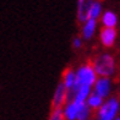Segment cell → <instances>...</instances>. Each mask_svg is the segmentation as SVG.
I'll list each match as a JSON object with an SVG mask.
<instances>
[{
    "label": "cell",
    "instance_id": "8fae6325",
    "mask_svg": "<svg viewBox=\"0 0 120 120\" xmlns=\"http://www.w3.org/2000/svg\"><path fill=\"white\" fill-rule=\"evenodd\" d=\"M91 87H81L77 91V93L75 94L74 101L75 102H80V103H86L88 101V98L91 96Z\"/></svg>",
    "mask_w": 120,
    "mask_h": 120
},
{
    "label": "cell",
    "instance_id": "9c48e42d",
    "mask_svg": "<svg viewBox=\"0 0 120 120\" xmlns=\"http://www.w3.org/2000/svg\"><path fill=\"white\" fill-rule=\"evenodd\" d=\"M96 27H97V20H92L90 19L86 23L82 26V37L85 39H90L93 37L94 32H96Z\"/></svg>",
    "mask_w": 120,
    "mask_h": 120
},
{
    "label": "cell",
    "instance_id": "9a60e30c",
    "mask_svg": "<svg viewBox=\"0 0 120 120\" xmlns=\"http://www.w3.org/2000/svg\"><path fill=\"white\" fill-rule=\"evenodd\" d=\"M48 120H65L63 109H52V113Z\"/></svg>",
    "mask_w": 120,
    "mask_h": 120
},
{
    "label": "cell",
    "instance_id": "7c38bea8",
    "mask_svg": "<svg viewBox=\"0 0 120 120\" xmlns=\"http://www.w3.org/2000/svg\"><path fill=\"white\" fill-rule=\"evenodd\" d=\"M87 104L90 105L91 109H97V110H98V109H99L103 104H104V102H103V98H102L101 96L96 94L94 92H93V93L90 96L88 101H87Z\"/></svg>",
    "mask_w": 120,
    "mask_h": 120
},
{
    "label": "cell",
    "instance_id": "7a4b0ae2",
    "mask_svg": "<svg viewBox=\"0 0 120 120\" xmlns=\"http://www.w3.org/2000/svg\"><path fill=\"white\" fill-rule=\"evenodd\" d=\"M120 112L119 99L116 97L109 98L97 110V120H115Z\"/></svg>",
    "mask_w": 120,
    "mask_h": 120
},
{
    "label": "cell",
    "instance_id": "5b68a950",
    "mask_svg": "<svg viewBox=\"0 0 120 120\" xmlns=\"http://www.w3.org/2000/svg\"><path fill=\"white\" fill-rule=\"evenodd\" d=\"M118 32L115 28H108V27H103L99 33V39L101 43L105 48H112L114 45V43L116 41Z\"/></svg>",
    "mask_w": 120,
    "mask_h": 120
},
{
    "label": "cell",
    "instance_id": "3957f363",
    "mask_svg": "<svg viewBox=\"0 0 120 120\" xmlns=\"http://www.w3.org/2000/svg\"><path fill=\"white\" fill-rule=\"evenodd\" d=\"M68 96H69V91L65 87L64 82L61 81L55 92L53 94V99H52V109H63L64 105L68 104Z\"/></svg>",
    "mask_w": 120,
    "mask_h": 120
},
{
    "label": "cell",
    "instance_id": "e0dca14e",
    "mask_svg": "<svg viewBox=\"0 0 120 120\" xmlns=\"http://www.w3.org/2000/svg\"><path fill=\"white\" fill-rule=\"evenodd\" d=\"M115 120H120V118H119V116H118V118H116V119H115Z\"/></svg>",
    "mask_w": 120,
    "mask_h": 120
},
{
    "label": "cell",
    "instance_id": "30bf717a",
    "mask_svg": "<svg viewBox=\"0 0 120 120\" xmlns=\"http://www.w3.org/2000/svg\"><path fill=\"white\" fill-rule=\"evenodd\" d=\"M102 22L104 25V27L108 28H115V26L118 23V17L113 11H105L102 16Z\"/></svg>",
    "mask_w": 120,
    "mask_h": 120
},
{
    "label": "cell",
    "instance_id": "52a82bcc",
    "mask_svg": "<svg viewBox=\"0 0 120 120\" xmlns=\"http://www.w3.org/2000/svg\"><path fill=\"white\" fill-rule=\"evenodd\" d=\"M83 103H80V102H69L64 107V116L65 120H77L79 116V112H80V108Z\"/></svg>",
    "mask_w": 120,
    "mask_h": 120
},
{
    "label": "cell",
    "instance_id": "277c9868",
    "mask_svg": "<svg viewBox=\"0 0 120 120\" xmlns=\"http://www.w3.org/2000/svg\"><path fill=\"white\" fill-rule=\"evenodd\" d=\"M96 0H79L77 3V20L80 23H86L90 20V11Z\"/></svg>",
    "mask_w": 120,
    "mask_h": 120
},
{
    "label": "cell",
    "instance_id": "6da1fadb",
    "mask_svg": "<svg viewBox=\"0 0 120 120\" xmlns=\"http://www.w3.org/2000/svg\"><path fill=\"white\" fill-rule=\"evenodd\" d=\"M92 65L96 70V72L101 77H110L115 72L116 65H115V59L110 54H98L91 60Z\"/></svg>",
    "mask_w": 120,
    "mask_h": 120
},
{
    "label": "cell",
    "instance_id": "5bb4252c",
    "mask_svg": "<svg viewBox=\"0 0 120 120\" xmlns=\"http://www.w3.org/2000/svg\"><path fill=\"white\" fill-rule=\"evenodd\" d=\"M101 12H102V3H101V0H96L93 3V5H92V8H91L90 19L97 20L101 16Z\"/></svg>",
    "mask_w": 120,
    "mask_h": 120
},
{
    "label": "cell",
    "instance_id": "ba28073f",
    "mask_svg": "<svg viewBox=\"0 0 120 120\" xmlns=\"http://www.w3.org/2000/svg\"><path fill=\"white\" fill-rule=\"evenodd\" d=\"M63 82L68 88V91H71L76 82V72H74L70 68L65 69L63 72Z\"/></svg>",
    "mask_w": 120,
    "mask_h": 120
},
{
    "label": "cell",
    "instance_id": "2e32d148",
    "mask_svg": "<svg viewBox=\"0 0 120 120\" xmlns=\"http://www.w3.org/2000/svg\"><path fill=\"white\" fill-rule=\"evenodd\" d=\"M81 45H82V39L80 37H75L72 39V47L75 49H79V48H81Z\"/></svg>",
    "mask_w": 120,
    "mask_h": 120
},
{
    "label": "cell",
    "instance_id": "8992f818",
    "mask_svg": "<svg viewBox=\"0 0 120 120\" xmlns=\"http://www.w3.org/2000/svg\"><path fill=\"white\" fill-rule=\"evenodd\" d=\"M110 90H112V82L109 77H99L94 83V93L101 96L103 99L109 96Z\"/></svg>",
    "mask_w": 120,
    "mask_h": 120
},
{
    "label": "cell",
    "instance_id": "4fadbf2b",
    "mask_svg": "<svg viewBox=\"0 0 120 120\" xmlns=\"http://www.w3.org/2000/svg\"><path fill=\"white\" fill-rule=\"evenodd\" d=\"M91 114H92V109L90 108V105L87 104V102H86L80 108L77 120H88L91 118Z\"/></svg>",
    "mask_w": 120,
    "mask_h": 120
}]
</instances>
